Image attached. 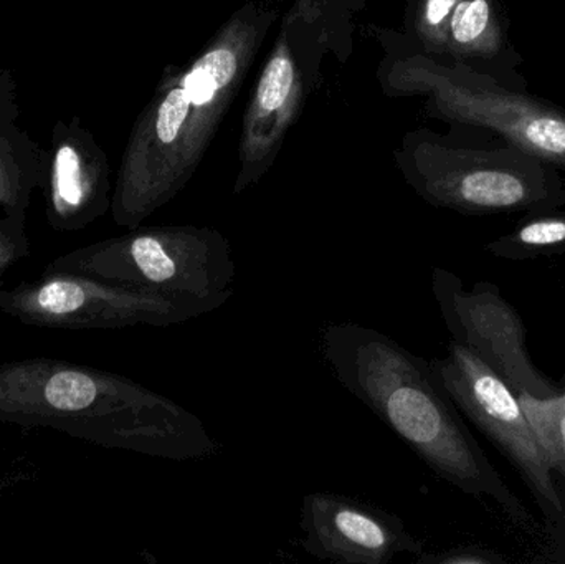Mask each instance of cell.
Returning <instances> with one entry per match:
<instances>
[{
	"instance_id": "obj_12",
	"label": "cell",
	"mask_w": 565,
	"mask_h": 564,
	"mask_svg": "<svg viewBox=\"0 0 565 564\" xmlns=\"http://www.w3.org/2000/svg\"><path fill=\"white\" fill-rule=\"evenodd\" d=\"M516 397L551 469L559 470L565 477V394L541 400L520 393Z\"/></svg>"
},
{
	"instance_id": "obj_4",
	"label": "cell",
	"mask_w": 565,
	"mask_h": 564,
	"mask_svg": "<svg viewBox=\"0 0 565 564\" xmlns=\"http://www.w3.org/2000/svg\"><path fill=\"white\" fill-rule=\"evenodd\" d=\"M217 310L205 301L141 290L70 272L43 270L35 280L0 288V313L46 330L166 328Z\"/></svg>"
},
{
	"instance_id": "obj_16",
	"label": "cell",
	"mask_w": 565,
	"mask_h": 564,
	"mask_svg": "<svg viewBox=\"0 0 565 564\" xmlns=\"http://www.w3.org/2000/svg\"><path fill=\"white\" fill-rule=\"evenodd\" d=\"M458 2L460 0H425V26L440 43L444 42L445 35L448 33V23H450L451 13Z\"/></svg>"
},
{
	"instance_id": "obj_6",
	"label": "cell",
	"mask_w": 565,
	"mask_h": 564,
	"mask_svg": "<svg viewBox=\"0 0 565 564\" xmlns=\"http://www.w3.org/2000/svg\"><path fill=\"white\" fill-rule=\"evenodd\" d=\"M431 371L448 400L507 453L534 492L563 512L553 469L514 391L463 343L451 344L448 358L435 361Z\"/></svg>"
},
{
	"instance_id": "obj_8",
	"label": "cell",
	"mask_w": 565,
	"mask_h": 564,
	"mask_svg": "<svg viewBox=\"0 0 565 564\" xmlns=\"http://www.w3.org/2000/svg\"><path fill=\"white\" fill-rule=\"evenodd\" d=\"M435 294L461 343L480 357L514 394L553 397V387L534 370L518 315L488 290L463 291L444 272L435 275Z\"/></svg>"
},
{
	"instance_id": "obj_1",
	"label": "cell",
	"mask_w": 565,
	"mask_h": 564,
	"mask_svg": "<svg viewBox=\"0 0 565 564\" xmlns=\"http://www.w3.org/2000/svg\"><path fill=\"white\" fill-rule=\"evenodd\" d=\"M0 424L156 459L198 460L218 450L204 421L181 404L131 377L56 358L0 363Z\"/></svg>"
},
{
	"instance_id": "obj_10",
	"label": "cell",
	"mask_w": 565,
	"mask_h": 564,
	"mask_svg": "<svg viewBox=\"0 0 565 564\" xmlns=\"http://www.w3.org/2000/svg\"><path fill=\"white\" fill-rule=\"evenodd\" d=\"M448 45L468 58L494 62L513 60L503 0H460L448 23Z\"/></svg>"
},
{
	"instance_id": "obj_15",
	"label": "cell",
	"mask_w": 565,
	"mask_h": 564,
	"mask_svg": "<svg viewBox=\"0 0 565 564\" xmlns=\"http://www.w3.org/2000/svg\"><path fill=\"white\" fill-rule=\"evenodd\" d=\"M518 241L530 247H547L565 241V217L537 219L518 232Z\"/></svg>"
},
{
	"instance_id": "obj_7",
	"label": "cell",
	"mask_w": 565,
	"mask_h": 564,
	"mask_svg": "<svg viewBox=\"0 0 565 564\" xmlns=\"http://www.w3.org/2000/svg\"><path fill=\"white\" fill-rule=\"evenodd\" d=\"M299 530L302 550L326 562L387 564L398 555L424 553L394 513L338 493L306 496Z\"/></svg>"
},
{
	"instance_id": "obj_13",
	"label": "cell",
	"mask_w": 565,
	"mask_h": 564,
	"mask_svg": "<svg viewBox=\"0 0 565 564\" xmlns=\"http://www.w3.org/2000/svg\"><path fill=\"white\" fill-rule=\"evenodd\" d=\"M29 255L25 214H6L0 219V278Z\"/></svg>"
},
{
	"instance_id": "obj_14",
	"label": "cell",
	"mask_w": 565,
	"mask_h": 564,
	"mask_svg": "<svg viewBox=\"0 0 565 564\" xmlns=\"http://www.w3.org/2000/svg\"><path fill=\"white\" fill-rule=\"evenodd\" d=\"M295 70L286 56L278 55L268 63L258 86V103L264 111H275L285 103L291 89Z\"/></svg>"
},
{
	"instance_id": "obj_11",
	"label": "cell",
	"mask_w": 565,
	"mask_h": 564,
	"mask_svg": "<svg viewBox=\"0 0 565 564\" xmlns=\"http://www.w3.org/2000/svg\"><path fill=\"white\" fill-rule=\"evenodd\" d=\"M237 58L227 49L214 50L199 60L191 73L185 76L181 88L172 89L158 109L156 136L162 145H171L178 139L191 106H205L214 99L215 93L234 78Z\"/></svg>"
},
{
	"instance_id": "obj_5",
	"label": "cell",
	"mask_w": 565,
	"mask_h": 564,
	"mask_svg": "<svg viewBox=\"0 0 565 564\" xmlns=\"http://www.w3.org/2000/svg\"><path fill=\"white\" fill-rule=\"evenodd\" d=\"M556 171L508 142L503 148L440 151L425 189L440 204L463 211H520L561 202Z\"/></svg>"
},
{
	"instance_id": "obj_9",
	"label": "cell",
	"mask_w": 565,
	"mask_h": 564,
	"mask_svg": "<svg viewBox=\"0 0 565 564\" xmlns=\"http://www.w3.org/2000/svg\"><path fill=\"white\" fill-rule=\"evenodd\" d=\"M45 198L50 227L65 234L82 231L108 207L102 172L72 136L56 146Z\"/></svg>"
},
{
	"instance_id": "obj_2",
	"label": "cell",
	"mask_w": 565,
	"mask_h": 564,
	"mask_svg": "<svg viewBox=\"0 0 565 564\" xmlns=\"http://www.w3.org/2000/svg\"><path fill=\"white\" fill-rule=\"evenodd\" d=\"M322 360L332 376L394 430L438 476L465 492H488L490 477L431 366L394 338L358 323L329 324Z\"/></svg>"
},
{
	"instance_id": "obj_3",
	"label": "cell",
	"mask_w": 565,
	"mask_h": 564,
	"mask_svg": "<svg viewBox=\"0 0 565 564\" xmlns=\"http://www.w3.org/2000/svg\"><path fill=\"white\" fill-rule=\"evenodd\" d=\"M70 272L221 308L234 297L231 245L209 228H142L83 245L49 262Z\"/></svg>"
}]
</instances>
